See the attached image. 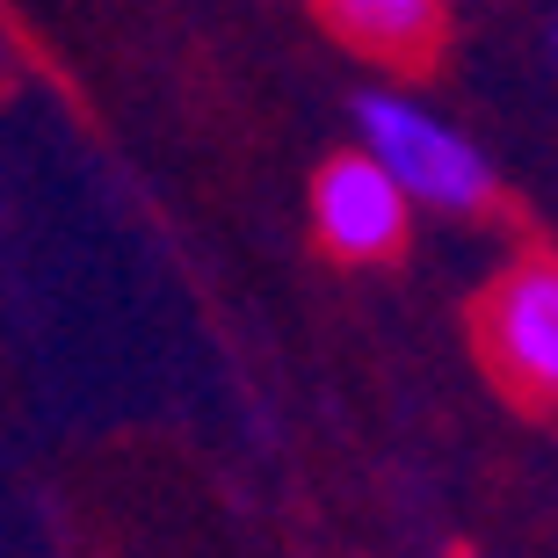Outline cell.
Returning a JSON list of instances; mask_svg holds the SVG:
<instances>
[{"label": "cell", "instance_id": "1", "mask_svg": "<svg viewBox=\"0 0 558 558\" xmlns=\"http://www.w3.org/2000/svg\"><path fill=\"white\" fill-rule=\"evenodd\" d=\"M355 124H363V145L399 174L407 196L435 210H478L494 196V167L478 160L472 145L442 131L435 117H421L414 102H392V95H363L355 102Z\"/></svg>", "mask_w": 558, "mask_h": 558}, {"label": "cell", "instance_id": "2", "mask_svg": "<svg viewBox=\"0 0 558 558\" xmlns=\"http://www.w3.org/2000/svg\"><path fill=\"white\" fill-rule=\"evenodd\" d=\"M478 341L522 399L558 407V262H522L478 305Z\"/></svg>", "mask_w": 558, "mask_h": 558}, {"label": "cell", "instance_id": "3", "mask_svg": "<svg viewBox=\"0 0 558 558\" xmlns=\"http://www.w3.org/2000/svg\"><path fill=\"white\" fill-rule=\"evenodd\" d=\"M312 210H319V232H327L333 254H355V262H377V254L399 247L407 232V189L377 153H341L327 160L319 189H312Z\"/></svg>", "mask_w": 558, "mask_h": 558}, {"label": "cell", "instance_id": "4", "mask_svg": "<svg viewBox=\"0 0 558 558\" xmlns=\"http://www.w3.org/2000/svg\"><path fill=\"white\" fill-rule=\"evenodd\" d=\"M327 15L341 37L371 44L385 59H421V44H435L442 0H327Z\"/></svg>", "mask_w": 558, "mask_h": 558}, {"label": "cell", "instance_id": "5", "mask_svg": "<svg viewBox=\"0 0 558 558\" xmlns=\"http://www.w3.org/2000/svg\"><path fill=\"white\" fill-rule=\"evenodd\" d=\"M551 44H558V29H551Z\"/></svg>", "mask_w": 558, "mask_h": 558}]
</instances>
